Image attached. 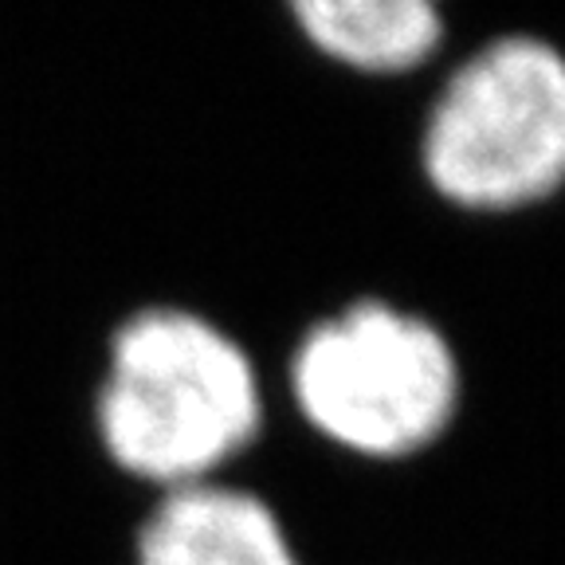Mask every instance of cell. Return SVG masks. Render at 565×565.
Returning a JSON list of instances; mask_svg holds the SVG:
<instances>
[{"mask_svg":"<svg viewBox=\"0 0 565 565\" xmlns=\"http://www.w3.org/2000/svg\"><path fill=\"white\" fill-rule=\"evenodd\" d=\"M279 9L318 67L365 87L428 79L456 40L444 0H279Z\"/></svg>","mask_w":565,"mask_h":565,"instance_id":"5b68a950","label":"cell"},{"mask_svg":"<svg viewBox=\"0 0 565 565\" xmlns=\"http://www.w3.org/2000/svg\"><path fill=\"white\" fill-rule=\"evenodd\" d=\"M264 365L279 416L358 468L420 463L468 405L451 330L381 291H353L302 318Z\"/></svg>","mask_w":565,"mask_h":565,"instance_id":"3957f363","label":"cell"},{"mask_svg":"<svg viewBox=\"0 0 565 565\" xmlns=\"http://www.w3.org/2000/svg\"><path fill=\"white\" fill-rule=\"evenodd\" d=\"M271 420L264 358L224 318L181 299H146L106 327L87 428L103 463L134 491L236 476Z\"/></svg>","mask_w":565,"mask_h":565,"instance_id":"6da1fadb","label":"cell"},{"mask_svg":"<svg viewBox=\"0 0 565 565\" xmlns=\"http://www.w3.org/2000/svg\"><path fill=\"white\" fill-rule=\"evenodd\" d=\"M126 565H307L291 522L244 476L146 494Z\"/></svg>","mask_w":565,"mask_h":565,"instance_id":"277c9868","label":"cell"},{"mask_svg":"<svg viewBox=\"0 0 565 565\" xmlns=\"http://www.w3.org/2000/svg\"><path fill=\"white\" fill-rule=\"evenodd\" d=\"M456 40L420 83L408 166L436 209L507 224L565 196V40L530 9L479 28L451 9Z\"/></svg>","mask_w":565,"mask_h":565,"instance_id":"7a4b0ae2","label":"cell"}]
</instances>
